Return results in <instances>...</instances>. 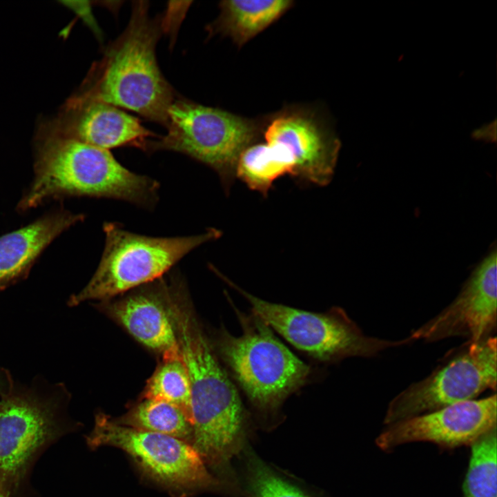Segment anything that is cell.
<instances>
[{"instance_id": "6da1fadb", "label": "cell", "mask_w": 497, "mask_h": 497, "mask_svg": "<svg viewBox=\"0 0 497 497\" xmlns=\"http://www.w3.org/2000/svg\"><path fill=\"white\" fill-rule=\"evenodd\" d=\"M184 296H172L168 306L190 379L192 445L206 466L220 468L240 447L245 411L236 384L185 304Z\"/></svg>"}, {"instance_id": "7a4b0ae2", "label": "cell", "mask_w": 497, "mask_h": 497, "mask_svg": "<svg viewBox=\"0 0 497 497\" xmlns=\"http://www.w3.org/2000/svg\"><path fill=\"white\" fill-rule=\"evenodd\" d=\"M34 179L18 209L24 211L61 196L124 200L153 209L159 183L132 172L108 150L64 136L47 122L36 137Z\"/></svg>"}, {"instance_id": "3957f363", "label": "cell", "mask_w": 497, "mask_h": 497, "mask_svg": "<svg viewBox=\"0 0 497 497\" xmlns=\"http://www.w3.org/2000/svg\"><path fill=\"white\" fill-rule=\"evenodd\" d=\"M148 1H133L124 31L94 64L77 94L136 113L166 127L176 99L157 64L155 47L163 22Z\"/></svg>"}, {"instance_id": "277c9868", "label": "cell", "mask_w": 497, "mask_h": 497, "mask_svg": "<svg viewBox=\"0 0 497 497\" xmlns=\"http://www.w3.org/2000/svg\"><path fill=\"white\" fill-rule=\"evenodd\" d=\"M231 305L242 328L235 336L224 327L211 345L229 376L258 411H276L291 394L314 381L316 369L296 356L259 316Z\"/></svg>"}, {"instance_id": "5b68a950", "label": "cell", "mask_w": 497, "mask_h": 497, "mask_svg": "<svg viewBox=\"0 0 497 497\" xmlns=\"http://www.w3.org/2000/svg\"><path fill=\"white\" fill-rule=\"evenodd\" d=\"M104 249L88 284L70 299L71 306L90 300H108L159 279L193 250L221 236L208 228L201 234L182 237H150L105 222Z\"/></svg>"}, {"instance_id": "8992f818", "label": "cell", "mask_w": 497, "mask_h": 497, "mask_svg": "<svg viewBox=\"0 0 497 497\" xmlns=\"http://www.w3.org/2000/svg\"><path fill=\"white\" fill-rule=\"evenodd\" d=\"M167 133L150 139L145 152L170 150L213 168L228 188L242 153L255 137L253 124L220 109L175 99L168 112Z\"/></svg>"}, {"instance_id": "52a82bcc", "label": "cell", "mask_w": 497, "mask_h": 497, "mask_svg": "<svg viewBox=\"0 0 497 497\" xmlns=\"http://www.w3.org/2000/svg\"><path fill=\"white\" fill-rule=\"evenodd\" d=\"M87 442L92 448L110 446L122 450L143 474L174 497H190L220 484L191 444L119 425L103 413L96 416Z\"/></svg>"}, {"instance_id": "ba28073f", "label": "cell", "mask_w": 497, "mask_h": 497, "mask_svg": "<svg viewBox=\"0 0 497 497\" xmlns=\"http://www.w3.org/2000/svg\"><path fill=\"white\" fill-rule=\"evenodd\" d=\"M224 280L248 302L251 312L295 348L313 360L332 363L346 357L365 355L389 342L364 336L344 311L333 307L316 313L269 302Z\"/></svg>"}, {"instance_id": "9c48e42d", "label": "cell", "mask_w": 497, "mask_h": 497, "mask_svg": "<svg viewBox=\"0 0 497 497\" xmlns=\"http://www.w3.org/2000/svg\"><path fill=\"white\" fill-rule=\"evenodd\" d=\"M496 338L487 337L414 383L389 403L384 422L390 425L454 404L474 400L487 389L496 390Z\"/></svg>"}, {"instance_id": "30bf717a", "label": "cell", "mask_w": 497, "mask_h": 497, "mask_svg": "<svg viewBox=\"0 0 497 497\" xmlns=\"http://www.w3.org/2000/svg\"><path fill=\"white\" fill-rule=\"evenodd\" d=\"M496 395L471 400L413 416L388 426L376 443L384 451L413 442L445 448L471 445L496 428Z\"/></svg>"}, {"instance_id": "8fae6325", "label": "cell", "mask_w": 497, "mask_h": 497, "mask_svg": "<svg viewBox=\"0 0 497 497\" xmlns=\"http://www.w3.org/2000/svg\"><path fill=\"white\" fill-rule=\"evenodd\" d=\"M496 262L494 248L476 266L454 302L413 331L407 341L462 335L476 343L487 338L496 324Z\"/></svg>"}, {"instance_id": "7c38bea8", "label": "cell", "mask_w": 497, "mask_h": 497, "mask_svg": "<svg viewBox=\"0 0 497 497\" xmlns=\"http://www.w3.org/2000/svg\"><path fill=\"white\" fill-rule=\"evenodd\" d=\"M50 405L29 394L10 392L0 400V479L21 476L37 451L55 437Z\"/></svg>"}, {"instance_id": "4fadbf2b", "label": "cell", "mask_w": 497, "mask_h": 497, "mask_svg": "<svg viewBox=\"0 0 497 497\" xmlns=\"http://www.w3.org/2000/svg\"><path fill=\"white\" fill-rule=\"evenodd\" d=\"M47 123L64 136L108 150L133 146L144 151L150 137L156 138L138 118L77 93L62 106L57 117Z\"/></svg>"}, {"instance_id": "5bb4252c", "label": "cell", "mask_w": 497, "mask_h": 497, "mask_svg": "<svg viewBox=\"0 0 497 497\" xmlns=\"http://www.w3.org/2000/svg\"><path fill=\"white\" fill-rule=\"evenodd\" d=\"M264 138L289 164L293 175L320 186L331 182L339 144L309 116H277L266 127Z\"/></svg>"}, {"instance_id": "9a60e30c", "label": "cell", "mask_w": 497, "mask_h": 497, "mask_svg": "<svg viewBox=\"0 0 497 497\" xmlns=\"http://www.w3.org/2000/svg\"><path fill=\"white\" fill-rule=\"evenodd\" d=\"M167 285L162 280L150 289L117 300L101 301L98 305L137 341L160 354L162 359L181 355L166 299Z\"/></svg>"}, {"instance_id": "2e32d148", "label": "cell", "mask_w": 497, "mask_h": 497, "mask_svg": "<svg viewBox=\"0 0 497 497\" xmlns=\"http://www.w3.org/2000/svg\"><path fill=\"white\" fill-rule=\"evenodd\" d=\"M84 215L61 210L0 237V289L28 273L48 245Z\"/></svg>"}, {"instance_id": "e0dca14e", "label": "cell", "mask_w": 497, "mask_h": 497, "mask_svg": "<svg viewBox=\"0 0 497 497\" xmlns=\"http://www.w3.org/2000/svg\"><path fill=\"white\" fill-rule=\"evenodd\" d=\"M289 0H230L220 3V14L209 32L229 36L242 46L279 18L291 6Z\"/></svg>"}, {"instance_id": "ac0fdd59", "label": "cell", "mask_w": 497, "mask_h": 497, "mask_svg": "<svg viewBox=\"0 0 497 497\" xmlns=\"http://www.w3.org/2000/svg\"><path fill=\"white\" fill-rule=\"evenodd\" d=\"M113 420L123 426L170 436L192 444V424L182 410L163 400L142 398Z\"/></svg>"}, {"instance_id": "d6986e66", "label": "cell", "mask_w": 497, "mask_h": 497, "mask_svg": "<svg viewBox=\"0 0 497 497\" xmlns=\"http://www.w3.org/2000/svg\"><path fill=\"white\" fill-rule=\"evenodd\" d=\"M142 398L163 400L176 406L193 425L191 383L182 355L162 359L148 380Z\"/></svg>"}, {"instance_id": "ffe728a7", "label": "cell", "mask_w": 497, "mask_h": 497, "mask_svg": "<svg viewBox=\"0 0 497 497\" xmlns=\"http://www.w3.org/2000/svg\"><path fill=\"white\" fill-rule=\"evenodd\" d=\"M235 174L250 188L266 194L277 178L291 175V170L276 151L264 143L251 144L242 153Z\"/></svg>"}, {"instance_id": "44dd1931", "label": "cell", "mask_w": 497, "mask_h": 497, "mask_svg": "<svg viewBox=\"0 0 497 497\" xmlns=\"http://www.w3.org/2000/svg\"><path fill=\"white\" fill-rule=\"evenodd\" d=\"M496 428L471 445V456L464 480V497H496Z\"/></svg>"}, {"instance_id": "7402d4cb", "label": "cell", "mask_w": 497, "mask_h": 497, "mask_svg": "<svg viewBox=\"0 0 497 497\" xmlns=\"http://www.w3.org/2000/svg\"><path fill=\"white\" fill-rule=\"evenodd\" d=\"M250 485L253 497H308L259 461L251 463Z\"/></svg>"}, {"instance_id": "603a6c76", "label": "cell", "mask_w": 497, "mask_h": 497, "mask_svg": "<svg viewBox=\"0 0 497 497\" xmlns=\"http://www.w3.org/2000/svg\"><path fill=\"white\" fill-rule=\"evenodd\" d=\"M0 497H6L3 486L0 479Z\"/></svg>"}]
</instances>
